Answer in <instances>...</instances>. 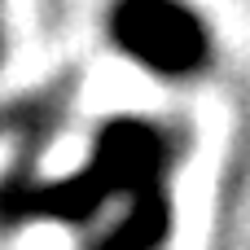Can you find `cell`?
Listing matches in <instances>:
<instances>
[{
    "mask_svg": "<svg viewBox=\"0 0 250 250\" xmlns=\"http://www.w3.org/2000/svg\"><path fill=\"white\" fill-rule=\"evenodd\" d=\"M180 132L163 119L119 114L97 127L88 158L62 180H0V229L70 224L88 229L83 250H163L171 242V171Z\"/></svg>",
    "mask_w": 250,
    "mask_h": 250,
    "instance_id": "cell-1",
    "label": "cell"
},
{
    "mask_svg": "<svg viewBox=\"0 0 250 250\" xmlns=\"http://www.w3.org/2000/svg\"><path fill=\"white\" fill-rule=\"evenodd\" d=\"M110 40L158 79H193L211 66V31L185 0H114Z\"/></svg>",
    "mask_w": 250,
    "mask_h": 250,
    "instance_id": "cell-2",
    "label": "cell"
}]
</instances>
